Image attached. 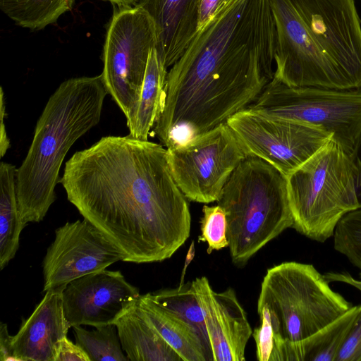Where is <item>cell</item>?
I'll return each mask as SVG.
<instances>
[{
  "instance_id": "15",
  "label": "cell",
  "mask_w": 361,
  "mask_h": 361,
  "mask_svg": "<svg viewBox=\"0 0 361 361\" xmlns=\"http://www.w3.org/2000/svg\"><path fill=\"white\" fill-rule=\"evenodd\" d=\"M192 282L203 312L213 361H244L252 331L234 290L215 292L205 276Z\"/></svg>"
},
{
  "instance_id": "8",
  "label": "cell",
  "mask_w": 361,
  "mask_h": 361,
  "mask_svg": "<svg viewBox=\"0 0 361 361\" xmlns=\"http://www.w3.org/2000/svg\"><path fill=\"white\" fill-rule=\"evenodd\" d=\"M154 22L142 7H118L109 25L104 45L102 76L126 119L140 99L150 51L157 48Z\"/></svg>"
},
{
  "instance_id": "11",
  "label": "cell",
  "mask_w": 361,
  "mask_h": 361,
  "mask_svg": "<svg viewBox=\"0 0 361 361\" xmlns=\"http://www.w3.org/2000/svg\"><path fill=\"white\" fill-rule=\"evenodd\" d=\"M276 30L273 80L289 86L352 90L310 35L290 0H270Z\"/></svg>"
},
{
  "instance_id": "3",
  "label": "cell",
  "mask_w": 361,
  "mask_h": 361,
  "mask_svg": "<svg viewBox=\"0 0 361 361\" xmlns=\"http://www.w3.org/2000/svg\"><path fill=\"white\" fill-rule=\"evenodd\" d=\"M107 94L100 74L68 79L49 97L16 170L18 209L25 225L42 221L56 200L64 158L75 141L98 124Z\"/></svg>"
},
{
  "instance_id": "30",
  "label": "cell",
  "mask_w": 361,
  "mask_h": 361,
  "mask_svg": "<svg viewBox=\"0 0 361 361\" xmlns=\"http://www.w3.org/2000/svg\"><path fill=\"white\" fill-rule=\"evenodd\" d=\"M238 0H200L197 32Z\"/></svg>"
},
{
  "instance_id": "19",
  "label": "cell",
  "mask_w": 361,
  "mask_h": 361,
  "mask_svg": "<svg viewBox=\"0 0 361 361\" xmlns=\"http://www.w3.org/2000/svg\"><path fill=\"white\" fill-rule=\"evenodd\" d=\"M137 301L127 308L114 323L122 348L129 360L183 361L144 316Z\"/></svg>"
},
{
  "instance_id": "20",
  "label": "cell",
  "mask_w": 361,
  "mask_h": 361,
  "mask_svg": "<svg viewBox=\"0 0 361 361\" xmlns=\"http://www.w3.org/2000/svg\"><path fill=\"white\" fill-rule=\"evenodd\" d=\"M168 68L156 48L151 49L137 104L126 119L128 135L148 140L164 106Z\"/></svg>"
},
{
  "instance_id": "21",
  "label": "cell",
  "mask_w": 361,
  "mask_h": 361,
  "mask_svg": "<svg viewBox=\"0 0 361 361\" xmlns=\"http://www.w3.org/2000/svg\"><path fill=\"white\" fill-rule=\"evenodd\" d=\"M358 311L359 305L353 306L310 336L286 347L279 361H335Z\"/></svg>"
},
{
  "instance_id": "4",
  "label": "cell",
  "mask_w": 361,
  "mask_h": 361,
  "mask_svg": "<svg viewBox=\"0 0 361 361\" xmlns=\"http://www.w3.org/2000/svg\"><path fill=\"white\" fill-rule=\"evenodd\" d=\"M217 203L226 212L231 260L239 267L293 224L286 178L254 156L234 169Z\"/></svg>"
},
{
  "instance_id": "9",
  "label": "cell",
  "mask_w": 361,
  "mask_h": 361,
  "mask_svg": "<svg viewBox=\"0 0 361 361\" xmlns=\"http://www.w3.org/2000/svg\"><path fill=\"white\" fill-rule=\"evenodd\" d=\"M167 149L172 176L192 202H217L238 165L248 155L226 123Z\"/></svg>"
},
{
  "instance_id": "1",
  "label": "cell",
  "mask_w": 361,
  "mask_h": 361,
  "mask_svg": "<svg viewBox=\"0 0 361 361\" xmlns=\"http://www.w3.org/2000/svg\"><path fill=\"white\" fill-rule=\"evenodd\" d=\"M59 182L68 201L124 262H162L190 236L188 199L161 144L128 135L103 137L66 162Z\"/></svg>"
},
{
  "instance_id": "7",
  "label": "cell",
  "mask_w": 361,
  "mask_h": 361,
  "mask_svg": "<svg viewBox=\"0 0 361 361\" xmlns=\"http://www.w3.org/2000/svg\"><path fill=\"white\" fill-rule=\"evenodd\" d=\"M247 109L320 128L352 157L361 136V90L295 87L272 79Z\"/></svg>"
},
{
  "instance_id": "31",
  "label": "cell",
  "mask_w": 361,
  "mask_h": 361,
  "mask_svg": "<svg viewBox=\"0 0 361 361\" xmlns=\"http://www.w3.org/2000/svg\"><path fill=\"white\" fill-rule=\"evenodd\" d=\"M54 361H90V359L79 345L66 336L58 343Z\"/></svg>"
},
{
  "instance_id": "10",
  "label": "cell",
  "mask_w": 361,
  "mask_h": 361,
  "mask_svg": "<svg viewBox=\"0 0 361 361\" xmlns=\"http://www.w3.org/2000/svg\"><path fill=\"white\" fill-rule=\"evenodd\" d=\"M226 123L248 155L267 161L285 177L333 137L320 128L247 108L233 115Z\"/></svg>"
},
{
  "instance_id": "32",
  "label": "cell",
  "mask_w": 361,
  "mask_h": 361,
  "mask_svg": "<svg viewBox=\"0 0 361 361\" xmlns=\"http://www.w3.org/2000/svg\"><path fill=\"white\" fill-rule=\"evenodd\" d=\"M0 360H16L13 349V336L8 334L7 324H0Z\"/></svg>"
},
{
  "instance_id": "22",
  "label": "cell",
  "mask_w": 361,
  "mask_h": 361,
  "mask_svg": "<svg viewBox=\"0 0 361 361\" xmlns=\"http://www.w3.org/2000/svg\"><path fill=\"white\" fill-rule=\"evenodd\" d=\"M16 168L0 164V269L14 257L19 247L20 235L26 226L21 220L16 194Z\"/></svg>"
},
{
  "instance_id": "27",
  "label": "cell",
  "mask_w": 361,
  "mask_h": 361,
  "mask_svg": "<svg viewBox=\"0 0 361 361\" xmlns=\"http://www.w3.org/2000/svg\"><path fill=\"white\" fill-rule=\"evenodd\" d=\"M203 215L200 219L201 235L199 241L208 244L207 253L220 250L228 246L226 235L227 221L226 212L219 204L202 207Z\"/></svg>"
},
{
  "instance_id": "24",
  "label": "cell",
  "mask_w": 361,
  "mask_h": 361,
  "mask_svg": "<svg viewBox=\"0 0 361 361\" xmlns=\"http://www.w3.org/2000/svg\"><path fill=\"white\" fill-rule=\"evenodd\" d=\"M73 328L75 343L87 353L90 361H129L115 324L97 326L90 331L81 326Z\"/></svg>"
},
{
  "instance_id": "25",
  "label": "cell",
  "mask_w": 361,
  "mask_h": 361,
  "mask_svg": "<svg viewBox=\"0 0 361 361\" xmlns=\"http://www.w3.org/2000/svg\"><path fill=\"white\" fill-rule=\"evenodd\" d=\"M151 295L161 306L182 317L207 337L203 312L192 282L175 288L162 289Z\"/></svg>"
},
{
  "instance_id": "33",
  "label": "cell",
  "mask_w": 361,
  "mask_h": 361,
  "mask_svg": "<svg viewBox=\"0 0 361 361\" xmlns=\"http://www.w3.org/2000/svg\"><path fill=\"white\" fill-rule=\"evenodd\" d=\"M0 155L3 157L7 150L10 148V140L7 136L6 130L4 125V118H6V102L4 99V93L2 87L0 88Z\"/></svg>"
},
{
  "instance_id": "26",
  "label": "cell",
  "mask_w": 361,
  "mask_h": 361,
  "mask_svg": "<svg viewBox=\"0 0 361 361\" xmlns=\"http://www.w3.org/2000/svg\"><path fill=\"white\" fill-rule=\"evenodd\" d=\"M333 235L334 249L359 269L361 276V208L344 215Z\"/></svg>"
},
{
  "instance_id": "17",
  "label": "cell",
  "mask_w": 361,
  "mask_h": 361,
  "mask_svg": "<svg viewBox=\"0 0 361 361\" xmlns=\"http://www.w3.org/2000/svg\"><path fill=\"white\" fill-rule=\"evenodd\" d=\"M200 0H138L153 19L157 51L167 68L182 56L197 33Z\"/></svg>"
},
{
  "instance_id": "36",
  "label": "cell",
  "mask_w": 361,
  "mask_h": 361,
  "mask_svg": "<svg viewBox=\"0 0 361 361\" xmlns=\"http://www.w3.org/2000/svg\"><path fill=\"white\" fill-rule=\"evenodd\" d=\"M109 1L118 7H128L135 6L138 0H103Z\"/></svg>"
},
{
  "instance_id": "6",
  "label": "cell",
  "mask_w": 361,
  "mask_h": 361,
  "mask_svg": "<svg viewBox=\"0 0 361 361\" xmlns=\"http://www.w3.org/2000/svg\"><path fill=\"white\" fill-rule=\"evenodd\" d=\"M286 178L292 228L312 240L326 241L359 208L353 157L333 137Z\"/></svg>"
},
{
  "instance_id": "34",
  "label": "cell",
  "mask_w": 361,
  "mask_h": 361,
  "mask_svg": "<svg viewBox=\"0 0 361 361\" xmlns=\"http://www.w3.org/2000/svg\"><path fill=\"white\" fill-rule=\"evenodd\" d=\"M353 160L355 169L356 193L359 204L361 208V136L355 150Z\"/></svg>"
},
{
  "instance_id": "5",
  "label": "cell",
  "mask_w": 361,
  "mask_h": 361,
  "mask_svg": "<svg viewBox=\"0 0 361 361\" xmlns=\"http://www.w3.org/2000/svg\"><path fill=\"white\" fill-rule=\"evenodd\" d=\"M269 311L274 335L271 361L282 350L328 325L353 306L312 264L283 262L264 276L257 307Z\"/></svg>"
},
{
  "instance_id": "23",
  "label": "cell",
  "mask_w": 361,
  "mask_h": 361,
  "mask_svg": "<svg viewBox=\"0 0 361 361\" xmlns=\"http://www.w3.org/2000/svg\"><path fill=\"white\" fill-rule=\"evenodd\" d=\"M74 0H0L4 14L18 26L38 30L72 11Z\"/></svg>"
},
{
  "instance_id": "2",
  "label": "cell",
  "mask_w": 361,
  "mask_h": 361,
  "mask_svg": "<svg viewBox=\"0 0 361 361\" xmlns=\"http://www.w3.org/2000/svg\"><path fill=\"white\" fill-rule=\"evenodd\" d=\"M276 44L270 0H238L196 33L168 71L150 135L172 147L247 108L273 79Z\"/></svg>"
},
{
  "instance_id": "28",
  "label": "cell",
  "mask_w": 361,
  "mask_h": 361,
  "mask_svg": "<svg viewBox=\"0 0 361 361\" xmlns=\"http://www.w3.org/2000/svg\"><path fill=\"white\" fill-rule=\"evenodd\" d=\"M260 324L255 329L252 336L256 344L257 359L259 361H271L274 352V335L270 316L266 307H257Z\"/></svg>"
},
{
  "instance_id": "14",
  "label": "cell",
  "mask_w": 361,
  "mask_h": 361,
  "mask_svg": "<svg viewBox=\"0 0 361 361\" xmlns=\"http://www.w3.org/2000/svg\"><path fill=\"white\" fill-rule=\"evenodd\" d=\"M120 271L104 269L70 282L63 290L64 315L71 327L114 324L140 298Z\"/></svg>"
},
{
  "instance_id": "12",
  "label": "cell",
  "mask_w": 361,
  "mask_h": 361,
  "mask_svg": "<svg viewBox=\"0 0 361 361\" xmlns=\"http://www.w3.org/2000/svg\"><path fill=\"white\" fill-rule=\"evenodd\" d=\"M313 40L350 89L361 90V21L355 0H290Z\"/></svg>"
},
{
  "instance_id": "16",
  "label": "cell",
  "mask_w": 361,
  "mask_h": 361,
  "mask_svg": "<svg viewBox=\"0 0 361 361\" xmlns=\"http://www.w3.org/2000/svg\"><path fill=\"white\" fill-rule=\"evenodd\" d=\"M63 289L46 291L32 314L13 336L16 361H54L58 343L67 336L71 327L64 315Z\"/></svg>"
},
{
  "instance_id": "18",
  "label": "cell",
  "mask_w": 361,
  "mask_h": 361,
  "mask_svg": "<svg viewBox=\"0 0 361 361\" xmlns=\"http://www.w3.org/2000/svg\"><path fill=\"white\" fill-rule=\"evenodd\" d=\"M144 316L183 361H213L207 337L195 326L158 304L151 293L140 295Z\"/></svg>"
},
{
  "instance_id": "35",
  "label": "cell",
  "mask_w": 361,
  "mask_h": 361,
  "mask_svg": "<svg viewBox=\"0 0 361 361\" xmlns=\"http://www.w3.org/2000/svg\"><path fill=\"white\" fill-rule=\"evenodd\" d=\"M327 281L343 282L353 286L361 291V281L357 280L348 273L328 272L324 275Z\"/></svg>"
},
{
  "instance_id": "29",
  "label": "cell",
  "mask_w": 361,
  "mask_h": 361,
  "mask_svg": "<svg viewBox=\"0 0 361 361\" xmlns=\"http://www.w3.org/2000/svg\"><path fill=\"white\" fill-rule=\"evenodd\" d=\"M335 361H361V305Z\"/></svg>"
},
{
  "instance_id": "13",
  "label": "cell",
  "mask_w": 361,
  "mask_h": 361,
  "mask_svg": "<svg viewBox=\"0 0 361 361\" xmlns=\"http://www.w3.org/2000/svg\"><path fill=\"white\" fill-rule=\"evenodd\" d=\"M121 251L88 220L66 222L55 231L43 260V292L123 261Z\"/></svg>"
}]
</instances>
